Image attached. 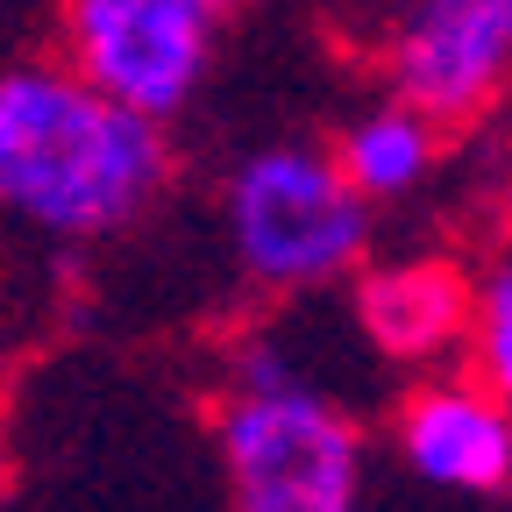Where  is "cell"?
Segmentation results:
<instances>
[{
    "label": "cell",
    "instance_id": "obj_1",
    "mask_svg": "<svg viewBox=\"0 0 512 512\" xmlns=\"http://www.w3.org/2000/svg\"><path fill=\"white\" fill-rule=\"evenodd\" d=\"M171 185V121L93 86L72 57L0 72V214L43 242H107Z\"/></svg>",
    "mask_w": 512,
    "mask_h": 512
},
{
    "label": "cell",
    "instance_id": "obj_2",
    "mask_svg": "<svg viewBox=\"0 0 512 512\" xmlns=\"http://www.w3.org/2000/svg\"><path fill=\"white\" fill-rule=\"evenodd\" d=\"M214 456L242 512H349L370 477L363 427L271 342H249L228 363V392L214 399Z\"/></svg>",
    "mask_w": 512,
    "mask_h": 512
},
{
    "label": "cell",
    "instance_id": "obj_3",
    "mask_svg": "<svg viewBox=\"0 0 512 512\" xmlns=\"http://www.w3.org/2000/svg\"><path fill=\"white\" fill-rule=\"evenodd\" d=\"M221 221L235 271L256 292H320L363 264L370 249V200L349 185L335 150L271 143L235 164L221 192Z\"/></svg>",
    "mask_w": 512,
    "mask_h": 512
},
{
    "label": "cell",
    "instance_id": "obj_4",
    "mask_svg": "<svg viewBox=\"0 0 512 512\" xmlns=\"http://www.w3.org/2000/svg\"><path fill=\"white\" fill-rule=\"evenodd\" d=\"M235 15L242 0H57V50L128 107L178 121Z\"/></svg>",
    "mask_w": 512,
    "mask_h": 512
},
{
    "label": "cell",
    "instance_id": "obj_5",
    "mask_svg": "<svg viewBox=\"0 0 512 512\" xmlns=\"http://www.w3.org/2000/svg\"><path fill=\"white\" fill-rule=\"evenodd\" d=\"M377 64L384 93L463 128L512 93V0H406Z\"/></svg>",
    "mask_w": 512,
    "mask_h": 512
},
{
    "label": "cell",
    "instance_id": "obj_6",
    "mask_svg": "<svg viewBox=\"0 0 512 512\" xmlns=\"http://www.w3.org/2000/svg\"><path fill=\"white\" fill-rule=\"evenodd\" d=\"M399 463L427 491L512 498V399L470 377H434L399 406Z\"/></svg>",
    "mask_w": 512,
    "mask_h": 512
},
{
    "label": "cell",
    "instance_id": "obj_7",
    "mask_svg": "<svg viewBox=\"0 0 512 512\" xmlns=\"http://www.w3.org/2000/svg\"><path fill=\"white\" fill-rule=\"evenodd\" d=\"M470 278L448 264H377L356 278V328L392 363H434L470 335Z\"/></svg>",
    "mask_w": 512,
    "mask_h": 512
},
{
    "label": "cell",
    "instance_id": "obj_8",
    "mask_svg": "<svg viewBox=\"0 0 512 512\" xmlns=\"http://www.w3.org/2000/svg\"><path fill=\"white\" fill-rule=\"evenodd\" d=\"M434 157H441V121L420 114L399 93H384L377 107H363L356 121H342V136H335V164L349 171V185L363 192L370 207L420 192L427 171H434Z\"/></svg>",
    "mask_w": 512,
    "mask_h": 512
},
{
    "label": "cell",
    "instance_id": "obj_9",
    "mask_svg": "<svg viewBox=\"0 0 512 512\" xmlns=\"http://www.w3.org/2000/svg\"><path fill=\"white\" fill-rule=\"evenodd\" d=\"M463 349H470V370L491 384V392L512 399V256L491 264L484 285L470 292V335H463Z\"/></svg>",
    "mask_w": 512,
    "mask_h": 512
},
{
    "label": "cell",
    "instance_id": "obj_10",
    "mask_svg": "<svg viewBox=\"0 0 512 512\" xmlns=\"http://www.w3.org/2000/svg\"><path fill=\"white\" fill-rule=\"evenodd\" d=\"M0 498H8V434H0Z\"/></svg>",
    "mask_w": 512,
    "mask_h": 512
}]
</instances>
